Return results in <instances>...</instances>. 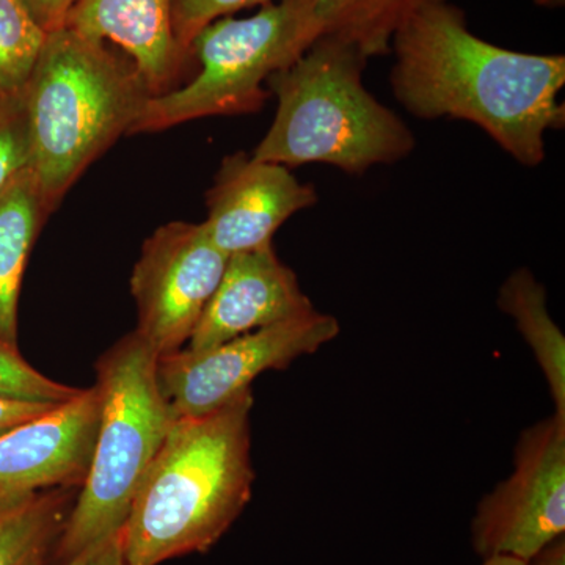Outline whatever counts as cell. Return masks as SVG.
I'll list each match as a JSON object with an SVG mask.
<instances>
[{
	"mask_svg": "<svg viewBox=\"0 0 565 565\" xmlns=\"http://www.w3.org/2000/svg\"><path fill=\"white\" fill-rule=\"evenodd\" d=\"M444 0H313L322 36L370 58L392 50L394 35L418 13Z\"/></svg>",
	"mask_w": 565,
	"mask_h": 565,
	"instance_id": "cell-17",
	"label": "cell"
},
{
	"mask_svg": "<svg viewBox=\"0 0 565 565\" xmlns=\"http://www.w3.org/2000/svg\"><path fill=\"white\" fill-rule=\"evenodd\" d=\"M57 565H126L121 531Z\"/></svg>",
	"mask_w": 565,
	"mask_h": 565,
	"instance_id": "cell-22",
	"label": "cell"
},
{
	"mask_svg": "<svg viewBox=\"0 0 565 565\" xmlns=\"http://www.w3.org/2000/svg\"><path fill=\"white\" fill-rule=\"evenodd\" d=\"M565 531V418L552 415L520 435L514 470L482 498L471 542L479 556L531 559Z\"/></svg>",
	"mask_w": 565,
	"mask_h": 565,
	"instance_id": "cell-8",
	"label": "cell"
},
{
	"mask_svg": "<svg viewBox=\"0 0 565 565\" xmlns=\"http://www.w3.org/2000/svg\"><path fill=\"white\" fill-rule=\"evenodd\" d=\"M73 504L71 489L0 503V565L50 564Z\"/></svg>",
	"mask_w": 565,
	"mask_h": 565,
	"instance_id": "cell-16",
	"label": "cell"
},
{
	"mask_svg": "<svg viewBox=\"0 0 565 565\" xmlns=\"http://www.w3.org/2000/svg\"><path fill=\"white\" fill-rule=\"evenodd\" d=\"M228 256L211 243L203 223L170 222L145 241L132 270L136 332L156 355L181 351L222 280Z\"/></svg>",
	"mask_w": 565,
	"mask_h": 565,
	"instance_id": "cell-9",
	"label": "cell"
},
{
	"mask_svg": "<svg viewBox=\"0 0 565 565\" xmlns=\"http://www.w3.org/2000/svg\"><path fill=\"white\" fill-rule=\"evenodd\" d=\"M54 405L57 404L28 403L0 396V435L13 429L18 424L46 414Z\"/></svg>",
	"mask_w": 565,
	"mask_h": 565,
	"instance_id": "cell-24",
	"label": "cell"
},
{
	"mask_svg": "<svg viewBox=\"0 0 565 565\" xmlns=\"http://www.w3.org/2000/svg\"><path fill=\"white\" fill-rule=\"evenodd\" d=\"M31 11L33 20L39 22L44 32H52L62 28L68 18L70 11L79 0H22Z\"/></svg>",
	"mask_w": 565,
	"mask_h": 565,
	"instance_id": "cell-23",
	"label": "cell"
},
{
	"mask_svg": "<svg viewBox=\"0 0 565 565\" xmlns=\"http://www.w3.org/2000/svg\"><path fill=\"white\" fill-rule=\"evenodd\" d=\"M46 35L22 0H0V96L24 90Z\"/></svg>",
	"mask_w": 565,
	"mask_h": 565,
	"instance_id": "cell-18",
	"label": "cell"
},
{
	"mask_svg": "<svg viewBox=\"0 0 565 565\" xmlns=\"http://www.w3.org/2000/svg\"><path fill=\"white\" fill-rule=\"evenodd\" d=\"M498 307L514 319L548 384L555 414L565 418V338L550 315L544 285L516 269L501 286Z\"/></svg>",
	"mask_w": 565,
	"mask_h": 565,
	"instance_id": "cell-15",
	"label": "cell"
},
{
	"mask_svg": "<svg viewBox=\"0 0 565 565\" xmlns=\"http://www.w3.org/2000/svg\"><path fill=\"white\" fill-rule=\"evenodd\" d=\"M270 2L273 0H172L174 35L181 50L191 57L192 41L212 22Z\"/></svg>",
	"mask_w": 565,
	"mask_h": 565,
	"instance_id": "cell-21",
	"label": "cell"
},
{
	"mask_svg": "<svg viewBox=\"0 0 565 565\" xmlns=\"http://www.w3.org/2000/svg\"><path fill=\"white\" fill-rule=\"evenodd\" d=\"M63 25L118 44L152 96L173 90L189 58L174 35L172 0H79Z\"/></svg>",
	"mask_w": 565,
	"mask_h": 565,
	"instance_id": "cell-13",
	"label": "cell"
},
{
	"mask_svg": "<svg viewBox=\"0 0 565 565\" xmlns=\"http://www.w3.org/2000/svg\"><path fill=\"white\" fill-rule=\"evenodd\" d=\"M158 359L134 330L96 363L102 422L90 470L55 550L57 564L120 533L128 520L137 490L177 419L159 388Z\"/></svg>",
	"mask_w": 565,
	"mask_h": 565,
	"instance_id": "cell-5",
	"label": "cell"
},
{
	"mask_svg": "<svg viewBox=\"0 0 565 565\" xmlns=\"http://www.w3.org/2000/svg\"><path fill=\"white\" fill-rule=\"evenodd\" d=\"M79 392L39 373L22 359L18 345L0 341V396L28 403L61 404Z\"/></svg>",
	"mask_w": 565,
	"mask_h": 565,
	"instance_id": "cell-19",
	"label": "cell"
},
{
	"mask_svg": "<svg viewBox=\"0 0 565 565\" xmlns=\"http://www.w3.org/2000/svg\"><path fill=\"white\" fill-rule=\"evenodd\" d=\"M99 422L102 394L95 385L0 435V503L84 484Z\"/></svg>",
	"mask_w": 565,
	"mask_h": 565,
	"instance_id": "cell-10",
	"label": "cell"
},
{
	"mask_svg": "<svg viewBox=\"0 0 565 565\" xmlns=\"http://www.w3.org/2000/svg\"><path fill=\"white\" fill-rule=\"evenodd\" d=\"M316 310L291 267L274 245L226 259L222 280L189 340V351H206L264 327Z\"/></svg>",
	"mask_w": 565,
	"mask_h": 565,
	"instance_id": "cell-12",
	"label": "cell"
},
{
	"mask_svg": "<svg viewBox=\"0 0 565 565\" xmlns=\"http://www.w3.org/2000/svg\"><path fill=\"white\" fill-rule=\"evenodd\" d=\"M31 166V126L24 90L0 96V189Z\"/></svg>",
	"mask_w": 565,
	"mask_h": 565,
	"instance_id": "cell-20",
	"label": "cell"
},
{
	"mask_svg": "<svg viewBox=\"0 0 565 565\" xmlns=\"http://www.w3.org/2000/svg\"><path fill=\"white\" fill-rule=\"evenodd\" d=\"M526 565H565V539L564 535L545 545L541 552L535 553Z\"/></svg>",
	"mask_w": 565,
	"mask_h": 565,
	"instance_id": "cell-25",
	"label": "cell"
},
{
	"mask_svg": "<svg viewBox=\"0 0 565 565\" xmlns=\"http://www.w3.org/2000/svg\"><path fill=\"white\" fill-rule=\"evenodd\" d=\"M534 2L545 9H559V7H564L565 0H534Z\"/></svg>",
	"mask_w": 565,
	"mask_h": 565,
	"instance_id": "cell-27",
	"label": "cell"
},
{
	"mask_svg": "<svg viewBox=\"0 0 565 565\" xmlns=\"http://www.w3.org/2000/svg\"><path fill=\"white\" fill-rule=\"evenodd\" d=\"M392 87L418 118L473 122L522 166L545 159V136L564 128V55L504 50L468 29L462 10L437 2L394 35Z\"/></svg>",
	"mask_w": 565,
	"mask_h": 565,
	"instance_id": "cell-1",
	"label": "cell"
},
{
	"mask_svg": "<svg viewBox=\"0 0 565 565\" xmlns=\"http://www.w3.org/2000/svg\"><path fill=\"white\" fill-rule=\"evenodd\" d=\"M338 334L337 318L313 310L206 351L181 349L159 356V388L174 418L211 414L252 392L253 382L266 371L285 370Z\"/></svg>",
	"mask_w": 565,
	"mask_h": 565,
	"instance_id": "cell-7",
	"label": "cell"
},
{
	"mask_svg": "<svg viewBox=\"0 0 565 565\" xmlns=\"http://www.w3.org/2000/svg\"><path fill=\"white\" fill-rule=\"evenodd\" d=\"M152 93L132 62L68 25L47 32L24 87L31 170L47 211L122 134Z\"/></svg>",
	"mask_w": 565,
	"mask_h": 565,
	"instance_id": "cell-3",
	"label": "cell"
},
{
	"mask_svg": "<svg viewBox=\"0 0 565 565\" xmlns=\"http://www.w3.org/2000/svg\"><path fill=\"white\" fill-rule=\"evenodd\" d=\"M51 212L31 167L0 189V341L18 345V300L33 244Z\"/></svg>",
	"mask_w": 565,
	"mask_h": 565,
	"instance_id": "cell-14",
	"label": "cell"
},
{
	"mask_svg": "<svg viewBox=\"0 0 565 565\" xmlns=\"http://www.w3.org/2000/svg\"><path fill=\"white\" fill-rule=\"evenodd\" d=\"M316 203L313 185L302 184L288 167L234 152L223 159L206 192L203 228L226 256L258 250L273 245L289 217Z\"/></svg>",
	"mask_w": 565,
	"mask_h": 565,
	"instance_id": "cell-11",
	"label": "cell"
},
{
	"mask_svg": "<svg viewBox=\"0 0 565 565\" xmlns=\"http://www.w3.org/2000/svg\"><path fill=\"white\" fill-rule=\"evenodd\" d=\"M484 565H526L525 561L514 559V557H489L484 559Z\"/></svg>",
	"mask_w": 565,
	"mask_h": 565,
	"instance_id": "cell-26",
	"label": "cell"
},
{
	"mask_svg": "<svg viewBox=\"0 0 565 565\" xmlns=\"http://www.w3.org/2000/svg\"><path fill=\"white\" fill-rule=\"evenodd\" d=\"M253 394L218 411L174 419L121 530L126 565H161L206 553L252 498Z\"/></svg>",
	"mask_w": 565,
	"mask_h": 565,
	"instance_id": "cell-2",
	"label": "cell"
},
{
	"mask_svg": "<svg viewBox=\"0 0 565 565\" xmlns=\"http://www.w3.org/2000/svg\"><path fill=\"white\" fill-rule=\"evenodd\" d=\"M367 58L321 36L299 61L267 81L277 114L253 151L259 161L300 167L323 163L349 174L403 161L414 134L363 84Z\"/></svg>",
	"mask_w": 565,
	"mask_h": 565,
	"instance_id": "cell-4",
	"label": "cell"
},
{
	"mask_svg": "<svg viewBox=\"0 0 565 565\" xmlns=\"http://www.w3.org/2000/svg\"><path fill=\"white\" fill-rule=\"evenodd\" d=\"M321 36L313 0H278L252 17L212 22L191 44L199 73L182 87L151 96L129 136L262 110L269 77L299 61Z\"/></svg>",
	"mask_w": 565,
	"mask_h": 565,
	"instance_id": "cell-6",
	"label": "cell"
}]
</instances>
